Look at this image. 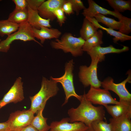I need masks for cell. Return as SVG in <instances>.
Listing matches in <instances>:
<instances>
[{
	"mask_svg": "<svg viewBox=\"0 0 131 131\" xmlns=\"http://www.w3.org/2000/svg\"><path fill=\"white\" fill-rule=\"evenodd\" d=\"M43 110H41L36 116H34L30 124L39 131H48L50 129V126L47 123L48 118L44 117L43 116Z\"/></svg>",
	"mask_w": 131,
	"mask_h": 131,
	"instance_id": "cell-23",
	"label": "cell"
},
{
	"mask_svg": "<svg viewBox=\"0 0 131 131\" xmlns=\"http://www.w3.org/2000/svg\"><path fill=\"white\" fill-rule=\"evenodd\" d=\"M85 131H93L92 129L90 127H89V128Z\"/></svg>",
	"mask_w": 131,
	"mask_h": 131,
	"instance_id": "cell-36",
	"label": "cell"
},
{
	"mask_svg": "<svg viewBox=\"0 0 131 131\" xmlns=\"http://www.w3.org/2000/svg\"><path fill=\"white\" fill-rule=\"evenodd\" d=\"M16 5L15 8L24 9L27 8L28 5L27 0H13Z\"/></svg>",
	"mask_w": 131,
	"mask_h": 131,
	"instance_id": "cell-32",
	"label": "cell"
},
{
	"mask_svg": "<svg viewBox=\"0 0 131 131\" xmlns=\"http://www.w3.org/2000/svg\"><path fill=\"white\" fill-rule=\"evenodd\" d=\"M66 0H48L45 1L38 9V13L42 18L53 21L56 18L53 13L57 8H62Z\"/></svg>",
	"mask_w": 131,
	"mask_h": 131,
	"instance_id": "cell-13",
	"label": "cell"
},
{
	"mask_svg": "<svg viewBox=\"0 0 131 131\" xmlns=\"http://www.w3.org/2000/svg\"><path fill=\"white\" fill-rule=\"evenodd\" d=\"M34 114L30 109L17 110L11 113L7 121L9 131H20L22 128L30 124Z\"/></svg>",
	"mask_w": 131,
	"mask_h": 131,
	"instance_id": "cell-8",
	"label": "cell"
},
{
	"mask_svg": "<svg viewBox=\"0 0 131 131\" xmlns=\"http://www.w3.org/2000/svg\"><path fill=\"white\" fill-rule=\"evenodd\" d=\"M122 25L118 32L123 34L128 35L131 32V19L123 16L120 21Z\"/></svg>",
	"mask_w": 131,
	"mask_h": 131,
	"instance_id": "cell-28",
	"label": "cell"
},
{
	"mask_svg": "<svg viewBox=\"0 0 131 131\" xmlns=\"http://www.w3.org/2000/svg\"><path fill=\"white\" fill-rule=\"evenodd\" d=\"M73 60H71L66 63L65 73L61 77L58 78H50L57 83H60L64 90L66 97L65 101L62 105L66 104L69 99L71 97L76 98L79 101L81 100L82 95L77 94L75 91L73 83V71L74 65Z\"/></svg>",
	"mask_w": 131,
	"mask_h": 131,
	"instance_id": "cell-5",
	"label": "cell"
},
{
	"mask_svg": "<svg viewBox=\"0 0 131 131\" xmlns=\"http://www.w3.org/2000/svg\"><path fill=\"white\" fill-rule=\"evenodd\" d=\"M90 128L93 131H112L110 123L102 120H97L93 121Z\"/></svg>",
	"mask_w": 131,
	"mask_h": 131,
	"instance_id": "cell-27",
	"label": "cell"
},
{
	"mask_svg": "<svg viewBox=\"0 0 131 131\" xmlns=\"http://www.w3.org/2000/svg\"><path fill=\"white\" fill-rule=\"evenodd\" d=\"M131 115H124L110 118V123L112 131H131Z\"/></svg>",
	"mask_w": 131,
	"mask_h": 131,
	"instance_id": "cell-17",
	"label": "cell"
},
{
	"mask_svg": "<svg viewBox=\"0 0 131 131\" xmlns=\"http://www.w3.org/2000/svg\"><path fill=\"white\" fill-rule=\"evenodd\" d=\"M59 90L57 83L51 78L49 80L43 77L40 90L34 96L30 97L31 103L30 109L36 114L44 110L47 101L55 96Z\"/></svg>",
	"mask_w": 131,
	"mask_h": 131,
	"instance_id": "cell-2",
	"label": "cell"
},
{
	"mask_svg": "<svg viewBox=\"0 0 131 131\" xmlns=\"http://www.w3.org/2000/svg\"><path fill=\"white\" fill-rule=\"evenodd\" d=\"M53 13L57 18V22L59 26H62L66 20V18L62 8H58L55 9Z\"/></svg>",
	"mask_w": 131,
	"mask_h": 131,
	"instance_id": "cell-30",
	"label": "cell"
},
{
	"mask_svg": "<svg viewBox=\"0 0 131 131\" xmlns=\"http://www.w3.org/2000/svg\"><path fill=\"white\" fill-rule=\"evenodd\" d=\"M120 103L114 105L104 106L108 114L113 118L124 115H131V102L119 101Z\"/></svg>",
	"mask_w": 131,
	"mask_h": 131,
	"instance_id": "cell-16",
	"label": "cell"
},
{
	"mask_svg": "<svg viewBox=\"0 0 131 131\" xmlns=\"http://www.w3.org/2000/svg\"><path fill=\"white\" fill-rule=\"evenodd\" d=\"M85 42L80 37H75L71 33H66L60 39L51 41L50 45L54 49L62 50L65 53L70 52L73 56L77 57L82 55V47Z\"/></svg>",
	"mask_w": 131,
	"mask_h": 131,
	"instance_id": "cell-3",
	"label": "cell"
},
{
	"mask_svg": "<svg viewBox=\"0 0 131 131\" xmlns=\"http://www.w3.org/2000/svg\"><path fill=\"white\" fill-rule=\"evenodd\" d=\"M127 73V78L121 83H115L114 82L112 78L108 77L101 82V86L104 89L111 90L115 93L119 97V101L131 102V94L126 87L127 82H131V71L128 72Z\"/></svg>",
	"mask_w": 131,
	"mask_h": 131,
	"instance_id": "cell-7",
	"label": "cell"
},
{
	"mask_svg": "<svg viewBox=\"0 0 131 131\" xmlns=\"http://www.w3.org/2000/svg\"><path fill=\"white\" fill-rule=\"evenodd\" d=\"M19 25L14 23L8 19L0 20V36H8L18 29Z\"/></svg>",
	"mask_w": 131,
	"mask_h": 131,
	"instance_id": "cell-24",
	"label": "cell"
},
{
	"mask_svg": "<svg viewBox=\"0 0 131 131\" xmlns=\"http://www.w3.org/2000/svg\"><path fill=\"white\" fill-rule=\"evenodd\" d=\"M23 85L21 78H17L12 86L0 100V109L8 104L16 103L24 99Z\"/></svg>",
	"mask_w": 131,
	"mask_h": 131,
	"instance_id": "cell-10",
	"label": "cell"
},
{
	"mask_svg": "<svg viewBox=\"0 0 131 131\" xmlns=\"http://www.w3.org/2000/svg\"><path fill=\"white\" fill-rule=\"evenodd\" d=\"M72 4L73 10L75 12L76 14L79 15L80 11L86 8L83 2L81 0H67Z\"/></svg>",
	"mask_w": 131,
	"mask_h": 131,
	"instance_id": "cell-29",
	"label": "cell"
},
{
	"mask_svg": "<svg viewBox=\"0 0 131 131\" xmlns=\"http://www.w3.org/2000/svg\"><path fill=\"white\" fill-rule=\"evenodd\" d=\"M94 17L98 23H101L107 26L108 28L114 30H119L122 25V23L121 22L106 17L101 14H96L94 16Z\"/></svg>",
	"mask_w": 131,
	"mask_h": 131,
	"instance_id": "cell-25",
	"label": "cell"
},
{
	"mask_svg": "<svg viewBox=\"0 0 131 131\" xmlns=\"http://www.w3.org/2000/svg\"><path fill=\"white\" fill-rule=\"evenodd\" d=\"M103 32L101 30H98L92 36L85 41L82 47L83 51L87 52L95 47L101 46L103 44Z\"/></svg>",
	"mask_w": 131,
	"mask_h": 131,
	"instance_id": "cell-20",
	"label": "cell"
},
{
	"mask_svg": "<svg viewBox=\"0 0 131 131\" xmlns=\"http://www.w3.org/2000/svg\"><path fill=\"white\" fill-rule=\"evenodd\" d=\"M1 41V40L0 39V42ZM1 48L0 46V49Z\"/></svg>",
	"mask_w": 131,
	"mask_h": 131,
	"instance_id": "cell-37",
	"label": "cell"
},
{
	"mask_svg": "<svg viewBox=\"0 0 131 131\" xmlns=\"http://www.w3.org/2000/svg\"><path fill=\"white\" fill-rule=\"evenodd\" d=\"M1 1V0H0V1Z\"/></svg>",
	"mask_w": 131,
	"mask_h": 131,
	"instance_id": "cell-38",
	"label": "cell"
},
{
	"mask_svg": "<svg viewBox=\"0 0 131 131\" xmlns=\"http://www.w3.org/2000/svg\"><path fill=\"white\" fill-rule=\"evenodd\" d=\"M85 17L88 19L96 27L105 30L107 33L114 37L113 40L114 43H116L118 41L123 42L131 39V36L123 34L111 29L103 27L99 24L94 17L92 18Z\"/></svg>",
	"mask_w": 131,
	"mask_h": 131,
	"instance_id": "cell-19",
	"label": "cell"
},
{
	"mask_svg": "<svg viewBox=\"0 0 131 131\" xmlns=\"http://www.w3.org/2000/svg\"><path fill=\"white\" fill-rule=\"evenodd\" d=\"M32 27L35 38L40 40L41 44H43L46 39H58L61 34V32L58 29L41 27L40 29Z\"/></svg>",
	"mask_w": 131,
	"mask_h": 131,
	"instance_id": "cell-15",
	"label": "cell"
},
{
	"mask_svg": "<svg viewBox=\"0 0 131 131\" xmlns=\"http://www.w3.org/2000/svg\"><path fill=\"white\" fill-rule=\"evenodd\" d=\"M99 62L97 59H91V63L89 66H82L80 67L79 77L80 81L85 87L90 85L99 88L101 86V82L98 80L97 76V66Z\"/></svg>",
	"mask_w": 131,
	"mask_h": 131,
	"instance_id": "cell-6",
	"label": "cell"
},
{
	"mask_svg": "<svg viewBox=\"0 0 131 131\" xmlns=\"http://www.w3.org/2000/svg\"><path fill=\"white\" fill-rule=\"evenodd\" d=\"M109 5L114 11L119 13L126 10H131V0H106Z\"/></svg>",
	"mask_w": 131,
	"mask_h": 131,
	"instance_id": "cell-26",
	"label": "cell"
},
{
	"mask_svg": "<svg viewBox=\"0 0 131 131\" xmlns=\"http://www.w3.org/2000/svg\"><path fill=\"white\" fill-rule=\"evenodd\" d=\"M86 99L92 104L104 106L111 104H116L120 103L112 96L109 90L100 88L90 86L87 94H85Z\"/></svg>",
	"mask_w": 131,
	"mask_h": 131,
	"instance_id": "cell-9",
	"label": "cell"
},
{
	"mask_svg": "<svg viewBox=\"0 0 131 131\" xmlns=\"http://www.w3.org/2000/svg\"><path fill=\"white\" fill-rule=\"evenodd\" d=\"M28 18L27 8L23 10L15 8L9 14L8 19L14 23L20 25L27 22Z\"/></svg>",
	"mask_w": 131,
	"mask_h": 131,
	"instance_id": "cell-22",
	"label": "cell"
},
{
	"mask_svg": "<svg viewBox=\"0 0 131 131\" xmlns=\"http://www.w3.org/2000/svg\"><path fill=\"white\" fill-rule=\"evenodd\" d=\"M0 131H9L8 125L7 121L0 123Z\"/></svg>",
	"mask_w": 131,
	"mask_h": 131,
	"instance_id": "cell-34",
	"label": "cell"
},
{
	"mask_svg": "<svg viewBox=\"0 0 131 131\" xmlns=\"http://www.w3.org/2000/svg\"><path fill=\"white\" fill-rule=\"evenodd\" d=\"M87 1L88 7L84 9L82 13L85 17L92 18L96 14H100L103 15H111L117 18L119 21H120L123 16L118 12L111 11L101 7L93 0H88Z\"/></svg>",
	"mask_w": 131,
	"mask_h": 131,
	"instance_id": "cell-12",
	"label": "cell"
},
{
	"mask_svg": "<svg viewBox=\"0 0 131 131\" xmlns=\"http://www.w3.org/2000/svg\"><path fill=\"white\" fill-rule=\"evenodd\" d=\"M45 0H27L28 6L33 10H37Z\"/></svg>",
	"mask_w": 131,
	"mask_h": 131,
	"instance_id": "cell-31",
	"label": "cell"
},
{
	"mask_svg": "<svg viewBox=\"0 0 131 131\" xmlns=\"http://www.w3.org/2000/svg\"><path fill=\"white\" fill-rule=\"evenodd\" d=\"M20 131H39L30 124L22 128Z\"/></svg>",
	"mask_w": 131,
	"mask_h": 131,
	"instance_id": "cell-35",
	"label": "cell"
},
{
	"mask_svg": "<svg viewBox=\"0 0 131 131\" xmlns=\"http://www.w3.org/2000/svg\"><path fill=\"white\" fill-rule=\"evenodd\" d=\"M85 94L84 92L82 95L78 106L69 109L68 114L69 117V122H80L90 127L93 121L105 119V112L102 106H94L86 99Z\"/></svg>",
	"mask_w": 131,
	"mask_h": 131,
	"instance_id": "cell-1",
	"label": "cell"
},
{
	"mask_svg": "<svg viewBox=\"0 0 131 131\" xmlns=\"http://www.w3.org/2000/svg\"><path fill=\"white\" fill-rule=\"evenodd\" d=\"M48 131H85L89 127L80 122H69V118H63L60 121L52 122Z\"/></svg>",
	"mask_w": 131,
	"mask_h": 131,
	"instance_id": "cell-11",
	"label": "cell"
},
{
	"mask_svg": "<svg viewBox=\"0 0 131 131\" xmlns=\"http://www.w3.org/2000/svg\"><path fill=\"white\" fill-rule=\"evenodd\" d=\"M20 40L24 41H33L40 45L41 44L36 40L34 36L32 27L28 22L19 25L18 30L8 36L5 40L0 42V51L7 52L10 47V45L14 41Z\"/></svg>",
	"mask_w": 131,
	"mask_h": 131,
	"instance_id": "cell-4",
	"label": "cell"
},
{
	"mask_svg": "<svg viewBox=\"0 0 131 131\" xmlns=\"http://www.w3.org/2000/svg\"><path fill=\"white\" fill-rule=\"evenodd\" d=\"M129 49V47L127 46H123V48L118 49L110 45L105 47H102L101 46H96L87 52L91 59H97L100 62L105 59V55L106 54L110 53H119L127 51Z\"/></svg>",
	"mask_w": 131,
	"mask_h": 131,
	"instance_id": "cell-14",
	"label": "cell"
},
{
	"mask_svg": "<svg viewBox=\"0 0 131 131\" xmlns=\"http://www.w3.org/2000/svg\"><path fill=\"white\" fill-rule=\"evenodd\" d=\"M98 29L85 17L80 30V37L85 41L94 35Z\"/></svg>",
	"mask_w": 131,
	"mask_h": 131,
	"instance_id": "cell-21",
	"label": "cell"
},
{
	"mask_svg": "<svg viewBox=\"0 0 131 131\" xmlns=\"http://www.w3.org/2000/svg\"><path fill=\"white\" fill-rule=\"evenodd\" d=\"M28 18L27 22L33 27L40 29L41 27L50 28V20L42 18L39 15L37 10L32 9L28 7Z\"/></svg>",
	"mask_w": 131,
	"mask_h": 131,
	"instance_id": "cell-18",
	"label": "cell"
},
{
	"mask_svg": "<svg viewBox=\"0 0 131 131\" xmlns=\"http://www.w3.org/2000/svg\"><path fill=\"white\" fill-rule=\"evenodd\" d=\"M62 8L64 12L66 14L70 15L74 13L73 11L72 4L70 2L66 0L62 7Z\"/></svg>",
	"mask_w": 131,
	"mask_h": 131,
	"instance_id": "cell-33",
	"label": "cell"
}]
</instances>
